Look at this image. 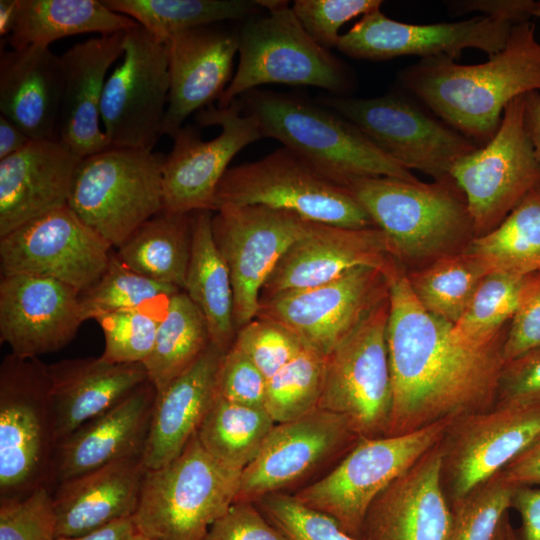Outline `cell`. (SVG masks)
<instances>
[{"instance_id":"cell-12","label":"cell","mask_w":540,"mask_h":540,"mask_svg":"<svg viewBox=\"0 0 540 540\" xmlns=\"http://www.w3.org/2000/svg\"><path fill=\"white\" fill-rule=\"evenodd\" d=\"M320 103L356 126L386 156L434 180L450 175L461 158L478 148L397 93L375 98L327 97Z\"/></svg>"},{"instance_id":"cell-14","label":"cell","mask_w":540,"mask_h":540,"mask_svg":"<svg viewBox=\"0 0 540 540\" xmlns=\"http://www.w3.org/2000/svg\"><path fill=\"white\" fill-rule=\"evenodd\" d=\"M315 222L262 205L219 207L212 232L230 272L236 332L253 320L261 290L283 255L307 235Z\"/></svg>"},{"instance_id":"cell-10","label":"cell","mask_w":540,"mask_h":540,"mask_svg":"<svg viewBox=\"0 0 540 540\" xmlns=\"http://www.w3.org/2000/svg\"><path fill=\"white\" fill-rule=\"evenodd\" d=\"M452 421H439L398 435L358 438L330 472L294 496L333 517L349 535L361 538L367 511L375 498L438 445Z\"/></svg>"},{"instance_id":"cell-11","label":"cell","mask_w":540,"mask_h":540,"mask_svg":"<svg viewBox=\"0 0 540 540\" xmlns=\"http://www.w3.org/2000/svg\"><path fill=\"white\" fill-rule=\"evenodd\" d=\"M389 296L325 359L318 408L341 415L358 438L386 436L393 390L387 346Z\"/></svg>"},{"instance_id":"cell-22","label":"cell","mask_w":540,"mask_h":540,"mask_svg":"<svg viewBox=\"0 0 540 540\" xmlns=\"http://www.w3.org/2000/svg\"><path fill=\"white\" fill-rule=\"evenodd\" d=\"M80 295L74 287L51 278L1 276L0 342L21 358L61 350L84 322Z\"/></svg>"},{"instance_id":"cell-15","label":"cell","mask_w":540,"mask_h":540,"mask_svg":"<svg viewBox=\"0 0 540 540\" xmlns=\"http://www.w3.org/2000/svg\"><path fill=\"white\" fill-rule=\"evenodd\" d=\"M201 126H220L221 132L203 140L200 131L183 126L163 163V211L190 214L214 211L217 187L233 157L264 138L258 120L244 111L240 99L226 107L209 106L197 112Z\"/></svg>"},{"instance_id":"cell-3","label":"cell","mask_w":540,"mask_h":540,"mask_svg":"<svg viewBox=\"0 0 540 540\" xmlns=\"http://www.w3.org/2000/svg\"><path fill=\"white\" fill-rule=\"evenodd\" d=\"M346 189L384 233L405 272L462 252L475 238L466 198L450 175L431 183L369 177Z\"/></svg>"},{"instance_id":"cell-20","label":"cell","mask_w":540,"mask_h":540,"mask_svg":"<svg viewBox=\"0 0 540 540\" xmlns=\"http://www.w3.org/2000/svg\"><path fill=\"white\" fill-rule=\"evenodd\" d=\"M512 26L482 15L458 22L407 24L377 9L342 34L336 48L349 57L371 61L409 55L421 59L445 55L456 60L466 48L492 56L506 46Z\"/></svg>"},{"instance_id":"cell-41","label":"cell","mask_w":540,"mask_h":540,"mask_svg":"<svg viewBox=\"0 0 540 540\" xmlns=\"http://www.w3.org/2000/svg\"><path fill=\"white\" fill-rule=\"evenodd\" d=\"M527 276L492 272L484 276L451 335L469 347H485L506 335Z\"/></svg>"},{"instance_id":"cell-57","label":"cell","mask_w":540,"mask_h":540,"mask_svg":"<svg viewBox=\"0 0 540 540\" xmlns=\"http://www.w3.org/2000/svg\"><path fill=\"white\" fill-rule=\"evenodd\" d=\"M524 121L540 166V91H531L524 95Z\"/></svg>"},{"instance_id":"cell-51","label":"cell","mask_w":540,"mask_h":540,"mask_svg":"<svg viewBox=\"0 0 540 540\" xmlns=\"http://www.w3.org/2000/svg\"><path fill=\"white\" fill-rule=\"evenodd\" d=\"M540 346V272L526 277L517 309L509 322L503 345L508 362Z\"/></svg>"},{"instance_id":"cell-47","label":"cell","mask_w":540,"mask_h":540,"mask_svg":"<svg viewBox=\"0 0 540 540\" xmlns=\"http://www.w3.org/2000/svg\"><path fill=\"white\" fill-rule=\"evenodd\" d=\"M258 502L289 540H365L349 535L333 517L305 505L294 495L274 493Z\"/></svg>"},{"instance_id":"cell-38","label":"cell","mask_w":540,"mask_h":540,"mask_svg":"<svg viewBox=\"0 0 540 540\" xmlns=\"http://www.w3.org/2000/svg\"><path fill=\"white\" fill-rule=\"evenodd\" d=\"M275 424L264 407L235 403L217 395L196 435L215 460L243 471L256 458Z\"/></svg>"},{"instance_id":"cell-35","label":"cell","mask_w":540,"mask_h":540,"mask_svg":"<svg viewBox=\"0 0 540 540\" xmlns=\"http://www.w3.org/2000/svg\"><path fill=\"white\" fill-rule=\"evenodd\" d=\"M191 237V213L162 211L133 233L115 254L133 271L184 290Z\"/></svg>"},{"instance_id":"cell-43","label":"cell","mask_w":540,"mask_h":540,"mask_svg":"<svg viewBox=\"0 0 540 540\" xmlns=\"http://www.w3.org/2000/svg\"><path fill=\"white\" fill-rule=\"evenodd\" d=\"M326 357L305 346L283 368L267 380L264 408L275 423L303 417L318 408Z\"/></svg>"},{"instance_id":"cell-63","label":"cell","mask_w":540,"mask_h":540,"mask_svg":"<svg viewBox=\"0 0 540 540\" xmlns=\"http://www.w3.org/2000/svg\"><path fill=\"white\" fill-rule=\"evenodd\" d=\"M506 540H518L510 522L507 527Z\"/></svg>"},{"instance_id":"cell-24","label":"cell","mask_w":540,"mask_h":540,"mask_svg":"<svg viewBox=\"0 0 540 540\" xmlns=\"http://www.w3.org/2000/svg\"><path fill=\"white\" fill-rule=\"evenodd\" d=\"M440 443L396 478L372 502L365 540H447L451 506L442 484Z\"/></svg>"},{"instance_id":"cell-60","label":"cell","mask_w":540,"mask_h":540,"mask_svg":"<svg viewBox=\"0 0 540 540\" xmlns=\"http://www.w3.org/2000/svg\"><path fill=\"white\" fill-rule=\"evenodd\" d=\"M19 0H0V36L1 39L12 34L18 17Z\"/></svg>"},{"instance_id":"cell-26","label":"cell","mask_w":540,"mask_h":540,"mask_svg":"<svg viewBox=\"0 0 540 540\" xmlns=\"http://www.w3.org/2000/svg\"><path fill=\"white\" fill-rule=\"evenodd\" d=\"M155 399L156 390L146 381L61 440L55 454L52 491L61 482L112 462L143 456Z\"/></svg>"},{"instance_id":"cell-61","label":"cell","mask_w":540,"mask_h":540,"mask_svg":"<svg viewBox=\"0 0 540 540\" xmlns=\"http://www.w3.org/2000/svg\"><path fill=\"white\" fill-rule=\"evenodd\" d=\"M509 524L508 514L503 519L493 540H506L507 527Z\"/></svg>"},{"instance_id":"cell-9","label":"cell","mask_w":540,"mask_h":540,"mask_svg":"<svg viewBox=\"0 0 540 540\" xmlns=\"http://www.w3.org/2000/svg\"><path fill=\"white\" fill-rule=\"evenodd\" d=\"M225 205H262L331 226L376 227L346 188L284 146L259 160L229 168L217 187L214 211Z\"/></svg>"},{"instance_id":"cell-39","label":"cell","mask_w":540,"mask_h":540,"mask_svg":"<svg viewBox=\"0 0 540 540\" xmlns=\"http://www.w3.org/2000/svg\"><path fill=\"white\" fill-rule=\"evenodd\" d=\"M113 11L136 21L162 43L171 36L225 20H240L262 7L247 0H104Z\"/></svg>"},{"instance_id":"cell-45","label":"cell","mask_w":540,"mask_h":540,"mask_svg":"<svg viewBox=\"0 0 540 540\" xmlns=\"http://www.w3.org/2000/svg\"><path fill=\"white\" fill-rule=\"evenodd\" d=\"M165 314L132 309L97 317L95 320L105 339L101 357L118 364L143 363L154 347L157 330Z\"/></svg>"},{"instance_id":"cell-53","label":"cell","mask_w":540,"mask_h":540,"mask_svg":"<svg viewBox=\"0 0 540 540\" xmlns=\"http://www.w3.org/2000/svg\"><path fill=\"white\" fill-rule=\"evenodd\" d=\"M540 400V346L505 362L496 404Z\"/></svg>"},{"instance_id":"cell-48","label":"cell","mask_w":540,"mask_h":540,"mask_svg":"<svg viewBox=\"0 0 540 540\" xmlns=\"http://www.w3.org/2000/svg\"><path fill=\"white\" fill-rule=\"evenodd\" d=\"M53 492L41 487L19 500H0V540H56Z\"/></svg>"},{"instance_id":"cell-1","label":"cell","mask_w":540,"mask_h":540,"mask_svg":"<svg viewBox=\"0 0 540 540\" xmlns=\"http://www.w3.org/2000/svg\"><path fill=\"white\" fill-rule=\"evenodd\" d=\"M389 300L393 402L386 436L493 407L505 363L506 335L479 348L457 342L452 325L418 303L403 268L389 277Z\"/></svg>"},{"instance_id":"cell-33","label":"cell","mask_w":540,"mask_h":540,"mask_svg":"<svg viewBox=\"0 0 540 540\" xmlns=\"http://www.w3.org/2000/svg\"><path fill=\"white\" fill-rule=\"evenodd\" d=\"M212 215L209 210L191 213V251L183 291L204 315L211 343L227 352L236 336L233 288L228 266L214 240Z\"/></svg>"},{"instance_id":"cell-2","label":"cell","mask_w":540,"mask_h":540,"mask_svg":"<svg viewBox=\"0 0 540 540\" xmlns=\"http://www.w3.org/2000/svg\"><path fill=\"white\" fill-rule=\"evenodd\" d=\"M403 88L478 147L496 134L505 107L540 91V42L530 20L512 26L506 46L480 64L442 55L422 58L398 75Z\"/></svg>"},{"instance_id":"cell-30","label":"cell","mask_w":540,"mask_h":540,"mask_svg":"<svg viewBox=\"0 0 540 540\" xmlns=\"http://www.w3.org/2000/svg\"><path fill=\"white\" fill-rule=\"evenodd\" d=\"M225 353L211 343L192 366L156 393L142 456L146 470L168 464L197 433L218 395L217 377Z\"/></svg>"},{"instance_id":"cell-27","label":"cell","mask_w":540,"mask_h":540,"mask_svg":"<svg viewBox=\"0 0 540 540\" xmlns=\"http://www.w3.org/2000/svg\"><path fill=\"white\" fill-rule=\"evenodd\" d=\"M81 159L52 139L31 140L0 160V237L66 205Z\"/></svg>"},{"instance_id":"cell-42","label":"cell","mask_w":540,"mask_h":540,"mask_svg":"<svg viewBox=\"0 0 540 540\" xmlns=\"http://www.w3.org/2000/svg\"><path fill=\"white\" fill-rule=\"evenodd\" d=\"M181 289L152 280L122 263L115 252L99 280L80 295L83 320L123 310L166 313L170 298Z\"/></svg>"},{"instance_id":"cell-49","label":"cell","mask_w":540,"mask_h":540,"mask_svg":"<svg viewBox=\"0 0 540 540\" xmlns=\"http://www.w3.org/2000/svg\"><path fill=\"white\" fill-rule=\"evenodd\" d=\"M381 5L380 0H296L292 10L309 36L330 50L337 47L339 29L346 22Z\"/></svg>"},{"instance_id":"cell-37","label":"cell","mask_w":540,"mask_h":540,"mask_svg":"<svg viewBox=\"0 0 540 540\" xmlns=\"http://www.w3.org/2000/svg\"><path fill=\"white\" fill-rule=\"evenodd\" d=\"M210 344L208 324L200 309L183 290L173 294L154 347L143 362L156 393L192 366Z\"/></svg>"},{"instance_id":"cell-55","label":"cell","mask_w":540,"mask_h":540,"mask_svg":"<svg viewBox=\"0 0 540 540\" xmlns=\"http://www.w3.org/2000/svg\"><path fill=\"white\" fill-rule=\"evenodd\" d=\"M511 508L521 519V540H540V485L515 486Z\"/></svg>"},{"instance_id":"cell-64","label":"cell","mask_w":540,"mask_h":540,"mask_svg":"<svg viewBox=\"0 0 540 540\" xmlns=\"http://www.w3.org/2000/svg\"><path fill=\"white\" fill-rule=\"evenodd\" d=\"M533 16L540 18V1H536L535 8L533 11Z\"/></svg>"},{"instance_id":"cell-6","label":"cell","mask_w":540,"mask_h":540,"mask_svg":"<svg viewBox=\"0 0 540 540\" xmlns=\"http://www.w3.org/2000/svg\"><path fill=\"white\" fill-rule=\"evenodd\" d=\"M241 474L215 460L195 434L168 464L146 470L132 521L155 540H204L235 502Z\"/></svg>"},{"instance_id":"cell-8","label":"cell","mask_w":540,"mask_h":540,"mask_svg":"<svg viewBox=\"0 0 540 540\" xmlns=\"http://www.w3.org/2000/svg\"><path fill=\"white\" fill-rule=\"evenodd\" d=\"M164 159L151 150L116 146L85 156L76 169L67 204L119 248L163 211Z\"/></svg>"},{"instance_id":"cell-19","label":"cell","mask_w":540,"mask_h":540,"mask_svg":"<svg viewBox=\"0 0 540 540\" xmlns=\"http://www.w3.org/2000/svg\"><path fill=\"white\" fill-rule=\"evenodd\" d=\"M389 277L357 267L331 282L262 299L257 316L280 323L326 357L389 296Z\"/></svg>"},{"instance_id":"cell-59","label":"cell","mask_w":540,"mask_h":540,"mask_svg":"<svg viewBox=\"0 0 540 540\" xmlns=\"http://www.w3.org/2000/svg\"><path fill=\"white\" fill-rule=\"evenodd\" d=\"M135 531L132 518H125L84 535L57 537L56 540H125Z\"/></svg>"},{"instance_id":"cell-52","label":"cell","mask_w":540,"mask_h":540,"mask_svg":"<svg viewBox=\"0 0 540 540\" xmlns=\"http://www.w3.org/2000/svg\"><path fill=\"white\" fill-rule=\"evenodd\" d=\"M204 540H289L251 502L236 501L216 520Z\"/></svg>"},{"instance_id":"cell-18","label":"cell","mask_w":540,"mask_h":540,"mask_svg":"<svg viewBox=\"0 0 540 540\" xmlns=\"http://www.w3.org/2000/svg\"><path fill=\"white\" fill-rule=\"evenodd\" d=\"M540 439V400L495 404L457 418L440 442L450 503L502 471Z\"/></svg>"},{"instance_id":"cell-34","label":"cell","mask_w":540,"mask_h":540,"mask_svg":"<svg viewBox=\"0 0 540 540\" xmlns=\"http://www.w3.org/2000/svg\"><path fill=\"white\" fill-rule=\"evenodd\" d=\"M138 23L111 10L98 0H19L14 31L8 37L12 49L49 47L61 38L127 31Z\"/></svg>"},{"instance_id":"cell-31","label":"cell","mask_w":540,"mask_h":540,"mask_svg":"<svg viewBox=\"0 0 540 540\" xmlns=\"http://www.w3.org/2000/svg\"><path fill=\"white\" fill-rule=\"evenodd\" d=\"M62 94L61 57L49 47L1 51V115L32 140L57 139Z\"/></svg>"},{"instance_id":"cell-46","label":"cell","mask_w":540,"mask_h":540,"mask_svg":"<svg viewBox=\"0 0 540 540\" xmlns=\"http://www.w3.org/2000/svg\"><path fill=\"white\" fill-rule=\"evenodd\" d=\"M232 345L243 352L267 379L305 347L288 328L261 316H256L240 328Z\"/></svg>"},{"instance_id":"cell-44","label":"cell","mask_w":540,"mask_h":540,"mask_svg":"<svg viewBox=\"0 0 540 540\" xmlns=\"http://www.w3.org/2000/svg\"><path fill=\"white\" fill-rule=\"evenodd\" d=\"M514 489L499 472L450 503L447 540H493L511 508Z\"/></svg>"},{"instance_id":"cell-40","label":"cell","mask_w":540,"mask_h":540,"mask_svg":"<svg viewBox=\"0 0 540 540\" xmlns=\"http://www.w3.org/2000/svg\"><path fill=\"white\" fill-rule=\"evenodd\" d=\"M486 274L480 262L464 250L406 272L418 303L451 325L463 315Z\"/></svg>"},{"instance_id":"cell-23","label":"cell","mask_w":540,"mask_h":540,"mask_svg":"<svg viewBox=\"0 0 540 540\" xmlns=\"http://www.w3.org/2000/svg\"><path fill=\"white\" fill-rule=\"evenodd\" d=\"M361 266L379 268L389 275L402 268L379 228L315 222L311 231L277 263L261 290L260 300L331 282Z\"/></svg>"},{"instance_id":"cell-13","label":"cell","mask_w":540,"mask_h":540,"mask_svg":"<svg viewBox=\"0 0 540 540\" xmlns=\"http://www.w3.org/2000/svg\"><path fill=\"white\" fill-rule=\"evenodd\" d=\"M450 176L466 198L475 238L495 229L540 186V166L525 127L524 95L505 107L494 137L461 158Z\"/></svg>"},{"instance_id":"cell-36","label":"cell","mask_w":540,"mask_h":540,"mask_svg":"<svg viewBox=\"0 0 540 540\" xmlns=\"http://www.w3.org/2000/svg\"><path fill=\"white\" fill-rule=\"evenodd\" d=\"M488 273L519 277L540 272V186L532 189L489 233L464 249Z\"/></svg>"},{"instance_id":"cell-54","label":"cell","mask_w":540,"mask_h":540,"mask_svg":"<svg viewBox=\"0 0 540 540\" xmlns=\"http://www.w3.org/2000/svg\"><path fill=\"white\" fill-rule=\"evenodd\" d=\"M536 1L533 0H460L448 1L447 7L454 14L480 12L486 17L501 19L513 25L529 21Z\"/></svg>"},{"instance_id":"cell-50","label":"cell","mask_w":540,"mask_h":540,"mask_svg":"<svg viewBox=\"0 0 540 540\" xmlns=\"http://www.w3.org/2000/svg\"><path fill=\"white\" fill-rule=\"evenodd\" d=\"M267 378L238 348L224 354L217 377V394L229 401L264 407Z\"/></svg>"},{"instance_id":"cell-62","label":"cell","mask_w":540,"mask_h":540,"mask_svg":"<svg viewBox=\"0 0 540 540\" xmlns=\"http://www.w3.org/2000/svg\"><path fill=\"white\" fill-rule=\"evenodd\" d=\"M125 540H155L145 534H143L142 532L138 531L136 529L135 532H133L128 538H126Z\"/></svg>"},{"instance_id":"cell-21","label":"cell","mask_w":540,"mask_h":540,"mask_svg":"<svg viewBox=\"0 0 540 540\" xmlns=\"http://www.w3.org/2000/svg\"><path fill=\"white\" fill-rule=\"evenodd\" d=\"M357 440L344 417L320 408L276 423L256 458L242 471L235 502L253 503L283 493Z\"/></svg>"},{"instance_id":"cell-7","label":"cell","mask_w":540,"mask_h":540,"mask_svg":"<svg viewBox=\"0 0 540 540\" xmlns=\"http://www.w3.org/2000/svg\"><path fill=\"white\" fill-rule=\"evenodd\" d=\"M257 2L268 15L248 20L238 33L237 71L218 107L265 84L314 86L337 94L351 89L348 69L309 36L288 1Z\"/></svg>"},{"instance_id":"cell-58","label":"cell","mask_w":540,"mask_h":540,"mask_svg":"<svg viewBox=\"0 0 540 540\" xmlns=\"http://www.w3.org/2000/svg\"><path fill=\"white\" fill-rule=\"evenodd\" d=\"M31 140L16 124L0 115V160L20 151Z\"/></svg>"},{"instance_id":"cell-29","label":"cell","mask_w":540,"mask_h":540,"mask_svg":"<svg viewBox=\"0 0 540 540\" xmlns=\"http://www.w3.org/2000/svg\"><path fill=\"white\" fill-rule=\"evenodd\" d=\"M146 469L142 456L121 459L53 489L57 537L80 536L136 512Z\"/></svg>"},{"instance_id":"cell-4","label":"cell","mask_w":540,"mask_h":540,"mask_svg":"<svg viewBox=\"0 0 540 540\" xmlns=\"http://www.w3.org/2000/svg\"><path fill=\"white\" fill-rule=\"evenodd\" d=\"M238 99L244 111L256 117L264 137L278 140L339 186L346 188L369 177L417 180L337 113L294 96L259 89Z\"/></svg>"},{"instance_id":"cell-5","label":"cell","mask_w":540,"mask_h":540,"mask_svg":"<svg viewBox=\"0 0 540 540\" xmlns=\"http://www.w3.org/2000/svg\"><path fill=\"white\" fill-rule=\"evenodd\" d=\"M57 446L47 365L7 354L0 364V500L52 490Z\"/></svg>"},{"instance_id":"cell-28","label":"cell","mask_w":540,"mask_h":540,"mask_svg":"<svg viewBox=\"0 0 540 540\" xmlns=\"http://www.w3.org/2000/svg\"><path fill=\"white\" fill-rule=\"evenodd\" d=\"M125 32L76 43L60 56L63 94L57 139L81 158L111 146L100 128V104L106 74L123 54Z\"/></svg>"},{"instance_id":"cell-25","label":"cell","mask_w":540,"mask_h":540,"mask_svg":"<svg viewBox=\"0 0 540 540\" xmlns=\"http://www.w3.org/2000/svg\"><path fill=\"white\" fill-rule=\"evenodd\" d=\"M165 45L170 88L162 134L173 138L192 113L219 100L239 43L238 34L208 25L179 32Z\"/></svg>"},{"instance_id":"cell-16","label":"cell","mask_w":540,"mask_h":540,"mask_svg":"<svg viewBox=\"0 0 540 540\" xmlns=\"http://www.w3.org/2000/svg\"><path fill=\"white\" fill-rule=\"evenodd\" d=\"M123 55L102 93L104 133L111 146L152 151L162 135L169 97L166 45L137 24L125 32Z\"/></svg>"},{"instance_id":"cell-17","label":"cell","mask_w":540,"mask_h":540,"mask_svg":"<svg viewBox=\"0 0 540 540\" xmlns=\"http://www.w3.org/2000/svg\"><path fill=\"white\" fill-rule=\"evenodd\" d=\"M112 248L66 204L0 237L1 276L51 278L83 293L106 270Z\"/></svg>"},{"instance_id":"cell-56","label":"cell","mask_w":540,"mask_h":540,"mask_svg":"<svg viewBox=\"0 0 540 540\" xmlns=\"http://www.w3.org/2000/svg\"><path fill=\"white\" fill-rule=\"evenodd\" d=\"M500 472L514 486L540 485V439Z\"/></svg>"},{"instance_id":"cell-32","label":"cell","mask_w":540,"mask_h":540,"mask_svg":"<svg viewBox=\"0 0 540 540\" xmlns=\"http://www.w3.org/2000/svg\"><path fill=\"white\" fill-rule=\"evenodd\" d=\"M58 443L148 381L143 363H112L101 356L47 365Z\"/></svg>"}]
</instances>
